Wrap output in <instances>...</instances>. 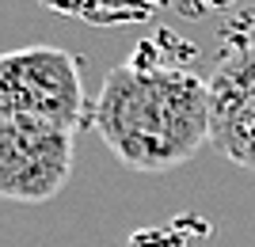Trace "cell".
I'll return each mask as SVG.
<instances>
[{
	"instance_id": "1",
	"label": "cell",
	"mask_w": 255,
	"mask_h": 247,
	"mask_svg": "<svg viewBox=\"0 0 255 247\" xmlns=\"http://www.w3.org/2000/svg\"><path fill=\"white\" fill-rule=\"evenodd\" d=\"M92 126L133 171H168L210 141V80L187 69L118 65L103 80Z\"/></svg>"
},
{
	"instance_id": "2",
	"label": "cell",
	"mask_w": 255,
	"mask_h": 247,
	"mask_svg": "<svg viewBox=\"0 0 255 247\" xmlns=\"http://www.w3.org/2000/svg\"><path fill=\"white\" fill-rule=\"evenodd\" d=\"M76 57L57 46H27L0 57V114H27L73 129L84 122Z\"/></svg>"
},
{
	"instance_id": "3",
	"label": "cell",
	"mask_w": 255,
	"mask_h": 247,
	"mask_svg": "<svg viewBox=\"0 0 255 247\" xmlns=\"http://www.w3.org/2000/svg\"><path fill=\"white\" fill-rule=\"evenodd\" d=\"M73 175V129L27 114H0V194L50 202Z\"/></svg>"
},
{
	"instance_id": "4",
	"label": "cell",
	"mask_w": 255,
	"mask_h": 247,
	"mask_svg": "<svg viewBox=\"0 0 255 247\" xmlns=\"http://www.w3.org/2000/svg\"><path fill=\"white\" fill-rule=\"evenodd\" d=\"M210 145L255 171V46L225 57L210 80Z\"/></svg>"
}]
</instances>
